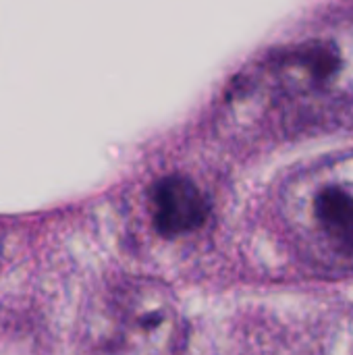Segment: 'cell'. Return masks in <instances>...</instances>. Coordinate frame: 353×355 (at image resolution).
<instances>
[{"label": "cell", "mask_w": 353, "mask_h": 355, "mask_svg": "<svg viewBox=\"0 0 353 355\" xmlns=\"http://www.w3.org/2000/svg\"><path fill=\"white\" fill-rule=\"evenodd\" d=\"M352 98L353 35L322 31L275 50L241 73L227 94V104L239 116H306L333 110Z\"/></svg>", "instance_id": "1"}, {"label": "cell", "mask_w": 353, "mask_h": 355, "mask_svg": "<svg viewBox=\"0 0 353 355\" xmlns=\"http://www.w3.org/2000/svg\"><path fill=\"white\" fill-rule=\"evenodd\" d=\"M279 214L308 264L353 275V150L298 168L279 191Z\"/></svg>", "instance_id": "2"}, {"label": "cell", "mask_w": 353, "mask_h": 355, "mask_svg": "<svg viewBox=\"0 0 353 355\" xmlns=\"http://www.w3.org/2000/svg\"><path fill=\"white\" fill-rule=\"evenodd\" d=\"M85 341L92 355H179L185 324L162 283L123 279L89 304Z\"/></svg>", "instance_id": "3"}, {"label": "cell", "mask_w": 353, "mask_h": 355, "mask_svg": "<svg viewBox=\"0 0 353 355\" xmlns=\"http://www.w3.org/2000/svg\"><path fill=\"white\" fill-rule=\"evenodd\" d=\"M150 202L154 227L166 237H181L202 229L210 214L202 189L183 175L162 177L152 187Z\"/></svg>", "instance_id": "4"}, {"label": "cell", "mask_w": 353, "mask_h": 355, "mask_svg": "<svg viewBox=\"0 0 353 355\" xmlns=\"http://www.w3.org/2000/svg\"><path fill=\"white\" fill-rule=\"evenodd\" d=\"M316 355H353V314H341L318 333Z\"/></svg>", "instance_id": "5"}]
</instances>
